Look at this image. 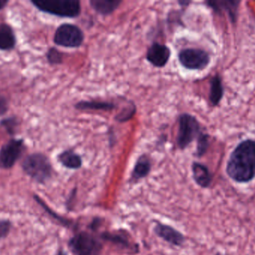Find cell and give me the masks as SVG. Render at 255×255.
<instances>
[{
    "label": "cell",
    "mask_w": 255,
    "mask_h": 255,
    "mask_svg": "<svg viewBox=\"0 0 255 255\" xmlns=\"http://www.w3.org/2000/svg\"><path fill=\"white\" fill-rule=\"evenodd\" d=\"M228 176L236 183L247 184L255 178V141L247 139L235 148L226 166Z\"/></svg>",
    "instance_id": "obj_1"
},
{
    "label": "cell",
    "mask_w": 255,
    "mask_h": 255,
    "mask_svg": "<svg viewBox=\"0 0 255 255\" xmlns=\"http://www.w3.org/2000/svg\"><path fill=\"white\" fill-rule=\"evenodd\" d=\"M22 172L38 184H46L52 179L53 167L47 156L42 153L28 154L21 163Z\"/></svg>",
    "instance_id": "obj_2"
},
{
    "label": "cell",
    "mask_w": 255,
    "mask_h": 255,
    "mask_svg": "<svg viewBox=\"0 0 255 255\" xmlns=\"http://www.w3.org/2000/svg\"><path fill=\"white\" fill-rule=\"evenodd\" d=\"M30 2L37 10L60 17H77L82 10L79 0H31Z\"/></svg>",
    "instance_id": "obj_3"
},
{
    "label": "cell",
    "mask_w": 255,
    "mask_h": 255,
    "mask_svg": "<svg viewBox=\"0 0 255 255\" xmlns=\"http://www.w3.org/2000/svg\"><path fill=\"white\" fill-rule=\"evenodd\" d=\"M177 144L181 150L187 148L200 135L201 127L196 117L188 113L180 115L178 118Z\"/></svg>",
    "instance_id": "obj_4"
},
{
    "label": "cell",
    "mask_w": 255,
    "mask_h": 255,
    "mask_svg": "<svg viewBox=\"0 0 255 255\" xmlns=\"http://www.w3.org/2000/svg\"><path fill=\"white\" fill-rule=\"evenodd\" d=\"M69 247L76 255H100L103 244L88 232H80L69 241Z\"/></svg>",
    "instance_id": "obj_5"
},
{
    "label": "cell",
    "mask_w": 255,
    "mask_h": 255,
    "mask_svg": "<svg viewBox=\"0 0 255 255\" xmlns=\"http://www.w3.org/2000/svg\"><path fill=\"white\" fill-rule=\"evenodd\" d=\"M85 34L78 25L63 23L55 30L53 41L58 46L67 48H77L82 46Z\"/></svg>",
    "instance_id": "obj_6"
},
{
    "label": "cell",
    "mask_w": 255,
    "mask_h": 255,
    "mask_svg": "<svg viewBox=\"0 0 255 255\" xmlns=\"http://www.w3.org/2000/svg\"><path fill=\"white\" fill-rule=\"evenodd\" d=\"M25 141L12 138L0 148V169H12L25 151Z\"/></svg>",
    "instance_id": "obj_7"
},
{
    "label": "cell",
    "mask_w": 255,
    "mask_h": 255,
    "mask_svg": "<svg viewBox=\"0 0 255 255\" xmlns=\"http://www.w3.org/2000/svg\"><path fill=\"white\" fill-rule=\"evenodd\" d=\"M180 64L188 70H202L211 62V57L204 49L187 48L178 54Z\"/></svg>",
    "instance_id": "obj_8"
},
{
    "label": "cell",
    "mask_w": 255,
    "mask_h": 255,
    "mask_svg": "<svg viewBox=\"0 0 255 255\" xmlns=\"http://www.w3.org/2000/svg\"><path fill=\"white\" fill-rule=\"evenodd\" d=\"M171 56V50L166 45L153 43L146 52V59L154 67L161 68L165 67Z\"/></svg>",
    "instance_id": "obj_9"
},
{
    "label": "cell",
    "mask_w": 255,
    "mask_h": 255,
    "mask_svg": "<svg viewBox=\"0 0 255 255\" xmlns=\"http://www.w3.org/2000/svg\"><path fill=\"white\" fill-rule=\"evenodd\" d=\"M154 232L157 237L175 247H181L185 242L184 235L171 226L157 223Z\"/></svg>",
    "instance_id": "obj_10"
},
{
    "label": "cell",
    "mask_w": 255,
    "mask_h": 255,
    "mask_svg": "<svg viewBox=\"0 0 255 255\" xmlns=\"http://www.w3.org/2000/svg\"><path fill=\"white\" fill-rule=\"evenodd\" d=\"M192 172L193 179L198 186L204 189L208 188L211 186L213 177L206 166L198 162H194L192 165Z\"/></svg>",
    "instance_id": "obj_11"
},
{
    "label": "cell",
    "mask_w": 255,
    "mask_h": 255,
    "mask_svg": "<svg viewBox=\"0 0 255 255\" xmlns=\"http://www.w3.org/2000/svg\"><path fill=\"white\" fill-rule=\"evenodd\" d=\"M16 45V37L13 28L7 23H0V50H12Z\"/></svg>",
    "instance_id": "obj_12"
},
{
    "label": "cell",
    "mask_w": 255,
    "mask_h": 255,
    "mask_svg": "<svg viewBox=\"0 0 255 255\" xmlns=\"http://www.w3.org/2000/svg\"><path fill=\"white\" fill-rule=\"evenodd\" d=\"M151 163L149 157L143 154L140 156L136 160L131 173V181H136L143 179L148 176L151 172Z\"/></svg>",
    "instance_id": "obj_13"
},
{
    "label": "cell",
    "mask_w": 255,
    "mask_h": 255,
    "mask_svg": "<svg viewBox=\"0 0 255 255\" xmlns=\"http://www.w3.org/2000/svg\"><path fill=\"white\" fill-rule=\"evenodd\" d=\"M241 1H207L206 4L208 7L215 10L216 12H220L221 10H227L230 16L231 20L235 22L238 16V9Z\"/></svg>",
    "instance_id": "obj_14"
},
{
    "label": "cell",
    "mask_w": 255,
    "mask_h": 255,
    "mask_svg": "<svg viewBox=\"0 0 255 255\" xmlns=\"http://www.w3.org/2000/svg\"><path fill=\"white\" fill-rule=\"evenodd\" d=\"M78 110L87 111H109L114 110L116 105L112 102L101 101V100H91V101H79L74 106Z\"/></svg>",
    "instance_id": "obj_15"
},
{
    "label": "cell",
    "mask_w": 255,
    "mask_h": 255,
    "mask_svg": "<svg viewBox=\"0 0 255 255\" xmlns=\"http://www.w3.org/2000/svg\"><path fill=\"white\" fill-rule=\"evenodd\" d=\"M58 160L64 167L69 169H79L82 167V157L72 150H66L58 154Z\"/></svg>",
    "instance_id": "obj_16"
},
{
    "label": "cell",
    "mask_w": 255,
    "mask_h": 255,
    "mask_svg": "<svg viewBox=\"0 0 255 255\" xmlns=\"http://www.w3.org/2000/svg\"><path fill=\"white\" fill-rule=\"evenodd\" d=\"M122 3L121 0H91L90 4L91 7L100 14H111L113 13L120 4Z\"/></svg>",
    "instance_id": "obj_17"
},
{
    "label": "cell",
    "mask_w": 255,
    "mask_h": 255,
    "mask_svg": "<svg viewBox=\"0 0 255 255\" xmlns=\"http://www.w3.org/2000/svg\"><path fill=\"white\" fill-rule=\"evenodd\" d=\"M211 88H210L209 100L213 106L220 104L224 94L222 79L219 75H216L211 79Z\"/></svg>",
    "instance_id": "obj_18"
},
{
    "label": "cell",
    "mask_w": 255,
    "mask_h": 255,
    "mask_svg": "<svg viewBox=\"0 0 255 255\" xmlns=\"http://www.w3.org/2000/svg\"><path fill=\"white\" fill-rule=\"evenodd\" d=\"M19 126V119H18L17 117L14 116V115L2 118L0 121V127H2L5 130L6 133L10 136L16 135Z\"/></svg>",
    "instance_id": "obj_19"
},
{
    "label": "cell",
    "mask_w": 255,
    "mask_h": 255,
    "mask_svg": "<svg viewBox=\"0 0 255 255\" xmlns=\"http://www.w3.org/2000/svg\"><path fill=\"white\" fill-rule=\"evenodd\" d=\"M136 108L133 102H128V104L126 106L118 115L115 117V120L120 123L127 122L133 118L136 113Z\"/></svg>",
    "instance_id": "obj_20"
},
{
    "label": "cell",
    "mask_w": 255,
    "mask_h": 255,
    "mask_svg": "<svg viewBox=\"0 0 255 255\" xmlns=\"http://www.w3.org/2000/svg\"><path fill=\"white\" fill-rule=\"evenodd\" d=\"M46 58L51 65H57L63 62L64 53L58 50L57 48L50 47L46 53Z\"/></svg>",
    "instance_id": "obj_21"
},
{
    "label": "cell",
    "mask_w": 255,
    "mask_h": 255,
    "mask_svg": "<svg viewBox=\"0 0 255 255\" xmlns=\"http://www.w3.org/2000/svg\"><path fill=\"white\" fill-rule=\"evenodd\" d=\"M209 147V136L206 133H201L197 138L196 155L198 157L205 155Z\"/></svg>",
    "instance_id": "obj_22"
},
{
    "label": "cell",
    "mask_w": 255,
    "mask_h": 255,
    "mask_svg": "<svg viewBox=\"0 0 255 255\" xmlns=\"http://www.w3.org/2000/svg\"><path fill=\"white\" fill-rule=\"evenodd\" d=\"M103 238L106 241H112L114 244L122 246L123 247H128L130 246L128 240H127V238L123 235L111 233L103 234Z\"/></svg>",
    "instance_id": "obj_23"
},
{
    "label": "cell",
    "mask_w": 255,
    "mask_h": 255,
    "mask_svg": "<svg viewBox=\"0 0 255 255\" xmlns=\"http://www.w3.org/2000/svg\"><path fill=\"white\" fill-rule=\"evenodd\" d=\"M12 229V223L8 220H0V241L7 238Z\"/></svg>",
    "instance_id": "obj_24"
},
{
    "label": "cell",
    "mask_w": 255,
    "mask_h": 255,
    "mask_svg": "<svg viewBox=\"0 0 255 255\" xmlns=\"http://www.w3.org/2000/svg\"><path fill=\"white\" fill-rule=\"evenodd\" d=\"M8 109L9 105L7 99L3 96L0 95V117L5 115Z\"/></svg>",
    "instance_id": "obj_25"
},
{
    "label": "cell",
    "mask_w": 255,
    "mask_h": 255,
    "mask_svg": "<svg viewBox=\"0 0 255 255\" xmlns=\"http://www.w3.org/2000/svg\"><path fill=\"white\" fill-rule=\"evenodd\" d=\"M8 0H0V10H3L8 4Z\"/></svg>",
    "instance_id": "obj_26"
},
{
    "label": "cell",
    "mask_w": 255,
    "mask_h": 255,
    "mask_svg": "<svg viewBox=\"0 0 255 255\" xmlns=\"http://www.w3.org/2000/svg\"><path fill=\"white\" fill-rule=\"evenodd\" d=\"M178 4H179L181 6H184V7H187V6H188L189 4H190V3L192 2V1H184V0H182V1H178Z\"/></svg>",
    "instance_id": "obj_27"
},
{
    "label": "cell",
    "mask_w": 255,
    "mask_h": 255,
    "mask_svg": "<svg viewBox=\"0 0 255 255\" xmlns=\"http://www.w3.org/2000/svg\"><path fill=\"white\" fill-rule=\"evenodd\" d=\"M56 255H67V253H65V252L63 250H59L58 251V253H57Z\"/></svg>",
    "instance_id": "obj_28"
}]
</instances>
